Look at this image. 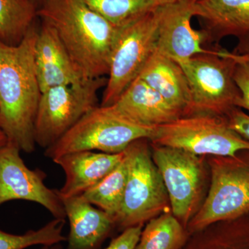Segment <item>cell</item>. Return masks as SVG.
I'll list each match as a JSON object with an SVG mask.
<instances>
[{
    "label": "cell",
    "mask_w": 249,
    "mask_h": 249,
    "mask_svg": "<svg viewBox=\"0 0 249 249\" xmlns=\"http://www.w3.org/2000/svg\"><path fill=\"white\" fill-rule=\"evenodd\" d=\"M38 29L33 25L17 45L0 40V129L20 151H35V122L42 91L34 51Z\"/></svg>",
    "instance_id": "6da1fadb"
},
{
    "label": "cell",
    "mask_w": 249,
    "mask_h": 249,
    "mask_svg": "<svg viewBox=\"0 0 249 249\" xmlns=\"http://www.w3.org/2000/svg\"><path fill=\"white\" fill-rule=\"evenodd\" d=\"M37 17L56 31L83 79L107 76L121 27L83 0H43L37 7Z\"/></svg>",
    "instance_id": "7a4b0ae2"
},
{
    "label": "cell",
    "mask_w": 249,
    "mask_h": 249,
    "mask_svg": "<svg viewBox=\"0 0 249 249\" xmlns=\"http://www.w3.org/2000/svg\"><path fill=\"white\" fill-rule=\"evenodd\" d=\"M237 58L238 54L234 51L216 49L177 61L189 83L193 100L191 115L226 117L232 109L239 108L241 93L234 80Z\"/></svg>",
    "instance_id": "3957f363"
},
{
    "label": "cell",
    "mask_w": 249,
    "mask_h": 249,
    "mask_svg": "<svg viewBox=\"0 0 249 249\" xmlns=\"http://www.w3.org/2000/svg\"><path fill=\"white\" fill-rule=\"evenodd\" d=\"M155 127L135 124L115 112L109 106L93 108L52 146L45 156L52 160L80 151L121 153L131 142L150 140Z\"/></svg>",
    "instance_id": "277c9868"
},
{
    "label": "cell",
    "mask_w": 249,
    "mask_h": 249,
    "mask_svg": "<svg viewBox=\"0 0 249 249\" xmlns=\"http://www.w3.org/2000/svg\"><path fill=\"white\" fill-rule=\"evenodd\" d=\"M148 141H134L124 150L127 181L120 211L114 219L116 227L122 231L160 215L170 201L160 170L152 160Z\"/></svg>",
    "instance_id": "5b68a950"
},
{
    "label": "cell",
    "mask_w": 249,
    "mask_h": 249,
    "mask_svg": "<svg viewBox=\"0 0 249 249\" xmlns=\"http://www.w3.org/2000/svg\"><path fill=\"white\" fill-rule=\"evenodd\" d=\"M249 213V150L232 157H216L209 194L187 227L192 232H199Z\"/></svg>",
    "instance_id": "8992f818"
},
{
    "label": "cell",
    "mask_w": 249,
    "mask_h": 249,
    "mask_svg": "<svg viewBox=\"0 0 249 249\" xmlns=\"http://www.w3.org/2000/svg\"><path fill=\"white\" fill-rule=\"evenodd\" d=\"M152 145L181 149L194 155L232 157L249 150V142L231 128L225 117L197 114L155 127Z\"/></svg>",
    "instance_id": "52a82bcc"
},
{
    "label": "cell",
    "mask_w": 249,
    "mask_h": 249,
    "mask_svg": "<svg viewBox=\"0 0 249 249\" xmlns=\"http://www.w3.org/2000/svg\"><path fill=\"white\" fill-rule=\"evenodd\" d=\"M107 77L60 85L42 93L35 122L36 145L52 146L89 111L98 105V93Z\"/></svg>",
    "instance_id": "ba28073f"
},
{
    "label": "cell",
    "mask_w": 249,
    "mask_h": 249,
    "mask_svg": "<svg viewBox=\"0 0 249 249\" xmlns=\"http://www.w3.org/2000/svg\"><path fill=\"white\" fill-rule=\"evenodd\" d=\"M157 9L121 26L111 52L107 84L100 106H109L115 102L138 78L155 52L158 39Z\"/></svg>",
    "instance_id": "9c48e42d"
},
{
    "label": "cell",
    "mask_w": 249,
    "mask_h": 249,
    "mask_svg": "<svg viewBox=\"0 0 249 249\" xmlns=\"http://www.w3.org/2000/svg\"><path fill=\"white\" fill-rule=\"evenodd\" d=\"M152 157L168 192L173 215L186 228L201 196L200 159L181 149L156 145H152Z\"/></svg>",
    "instance_id": "30bf717a"
},
{
    "label": "cell",
    "mask_w": 249,
    "mask_h": 249,
    "mask_svg": "<svg viewBox=\"0 0 249 249\" xmlns=\"http://www.w3.org/2000/svg\"><path fill=\"white\" fill-rule=\"evenodd\" d=\"M20 152L8 142L0 147V206L10 201H29L43 206L55 219H66L58 190L46 186L45 173L29 169Z\"/></svg>",
    "instance_id": "8fae6325"
},
{
    "label": "cell",
    "mask_w": 249,
    "mask_h": 249,
    "mask_svg": "<svg viewBox=\"0 0 249 249\" xmlns=\"http://www.w3.org/2000/svg\"><path fill=\"white\" fill-rule=\"evenodd\" d=\"M193 5L191 0H177L160 5L157 9L158 39L156 49L176 61L211 51L203 47V43L206 42L204 31L192 27Z\"/></svg>",
    "instance_id": "7c38bea8"
},
{
    "label": "cell",
    "mask_w": 249,
    "mask_h": 249,
    "mask_svg": "<svg viewBox=\"0 0 249 249\" xmlns=\"http://www.w3.org/2000/svg\"><path fill=\"white\" fill-rule=\"evenodd\" d=\"M34 61L41 91L83 81L56 31L41 21L37 31Z\"/></svg>",
    "instance_id": "4fadbf2b"
},
{
    "label": "cell",
    "mask_w": 249,
    "mask_h": 249,
    "mask_svg": "<svg viewBox=\"0 0 249 249\" xmlns=\"http://www.w3.org/2000/svg\"><path fill=\"white\" fill-rule=\"evenodd\" d=\"M124 157V151L118 154L80 151L52 160L65 175V183L58 190L60 198L82 196L112 171Z\"/></svg>",
    "instance_id": "5bb4252c"
},
{
    "label": "cell",
    "mask_w": 249,
    "mask_h": 249,
    "mask_svg": "<svg viewBox=\"0 0 249 249\" xmlns=\"http://www.w3.org/2000/svg\"><path fill=\"white\" fill-rule=\"evenodd\" d=\"M109 107L123 117L147 127H156L183 116L139 77Z\"/></svg>",
    "instance_id": "9a60e30c"
},
{
    "label": "cell",
    "mask_w": 249,
    "mask_h": 249,
    "mask_svg": "<svg viewBox=\"0 0 249 249\" xmlns=\"http://www.w3.org/2000/svg\"><path fill=\"white\" fill-rule=\"evenodd\" d=\"M70 233L66 249H98L116 227L111 216L82 196L61 199Z\"/></svg>",
    "instance_id": "2e32d148"
},
{
    "label": "cell",
    "mask_w": 249,
    "mask_h": 249,
    "mask_svg": "<svg viewBox=\"0 0 249 249\" xmlns=\"http://www.w3.org/2000/svg\"><path fill=\"white\" fill-rule=\"evenodd\" d=\"M193 14L202 22L207 42L249 35V0H199Z\"/></svg>",
    "instance_id": "e0dca14e"
},
{
    "label": "cell",
    "mask_w": 249,
    "mask_h": 249,
    "mask_svg": "<svg viewBox=\"0 0 249 249\" xmlns=\"http://www.w3.org/2000/svg\"><path fill=\"white\" fill-rule=\"evenodd\" d=\"M183 116L191 115L193 100L182 68L156 49L139 76Z\"/></svg>",
    "instance_id": "ac0fdd59"
},
{
    "label": "cell",
    "mask_w": 249,
    "mask_h": 249,
    "mask_svg": "<svg viewBox=\"0 0 249 249\" xmlns=\"http://www.w3.org/2000/svg\"><path fill=\"white\" fill-rule=\"evenodd\" d=\"M33 0H0V40L9 45L20 43L37 17Z\"/></svg>",
    "instance_id": "d6986e66"
},
{
    "label": "cell",
    "mask_w": 249,
    "mask_h": 249,
    "mask_svg": "<svg viewBox=\"0 0 249 249\" xmlns=\"http://www.w3.org/2000/svg\"><path fill=\"white\" fill-rule=\"evenodd\" d=\"M127 178V165L124 152V158L120 163L82 196L90 204L107 213L114 220L122 204Z\"/></svg>",
    "instance_id": "ffe728a7"
},
{
    "label": "cell",
    "mask_w": 249,
    "mask_h": 249,
    "mask_svg": "<svg viewBox=\"0 0 249 249\" xmlns=\"http://www.w3.org/2000/svg\"><path fill=\"white\" fill-rule=\"evenodd\" d=\"M185 229L173 214H160L142 229L135 249H181L186 244Z\"/></svg>",
    "instance_id": "44dd1931"
},
{
    "label": "cell",
    "mask_w": 249,
    "mask_h": 249,
    "mask_svg": "<svg viewBox=\"0 0 249 249\" xmlns=\"http://www.w3.org/2000/svg\"><path fill=\"white\" fill-rule=\"evenodd\" d=\"M93 11L108 21L121 27L143 15L155 11L163 0H83Z\"/></svg>",
    "instance_id": "7402d4cb"
},
{
    "label": "cell",
    "mask_w": 249,
    "mask_h": 249,
    "mask_svg": "<svg viewBox=\"0 0 249 249\" xmlns=\"http://www.w3.org/2000/svg\"><path fill=\"white\" fill-rule=\"evenodd\" d=\"M65 219H55L36 231L14 235L0 229V249H25L32 246H48L62 243L67 238L62 235Z\"/></svg>",
    "instance_id": "603a6c76"
},
{
    "label": "cell",
    "mask_w": 249,
    "mask_h": 249,
    "mask_svg": "<svg viewBox=\"0 0 249 249\" xmlns=\"http://www.w3.org/2000/svg\"><path fill=\"white\" fill-rule=\"evenodd\" d=\"M234 80L241 93L239 108L249 111V60L245 55L238 54L234 70Z\"/></svg>",
    "instance_id": "cb8c5ba5"
},
{
    "label": "cell",
    "mask_w": 249,
    "mask_h": 249,
    "mask_svg": "<svg viewBox=\"0 0 249 249\" xmlns=\"http://www.w3.org/2000/svg\"><path fill=\"white\" fill-rule=\"evenodd\" d=\"M218 249H249V215L232 228Z\"/></svg>",
    "instance_id": "d4e9b609"
},
{
    "label": "cell",
    "mask_w": 249,
    "mask_h": 249,
    "mask_svg": "<svg viewBox=\"0 0 249 249\" xmlns=\"http://www.w3.org/2000/svg\"><path fill=\"white\" fill-rule=\"evenodd\" d=\"M143 229V224L128 228L122 233L113 239L104 249H135Z\"/></svg>",
    "instance_id": "484cf974"
},
{
    "label": "cell",
    "mask_w": 249,
    "mask_h": 249,
    "mask_svg": "<svg viewBox=\"0 0 249 249\" xmlns=\"http://www.w3.org/2000/svg\"><path fill=\"white\" fill-rule=\"evenodd\" d=\"M231 128L249 142V115L240 108H235L226 116Z\"/></svg>",
    "instance_id": "4316f807"
},
{
    "label": "cell",
    "mask_w": 249,
    "mask_h": 249,
    "mask_svg": "<svg viewBox=\"0 0 249 249\" xmlns=\"http://www.w3.org/2000/svg\"><path fill=\"white\" fill-rule=\"evenodd\" d=\"M234 52L245 55L249 60V35L238 39V42Z\"/></svg>",
    "instance_id": "83f0119b"
},
{
    "label": "cell",
    "mask_w": 249,
    "mask_h": 249,
    "mask_svg": "<svg viewBox=\"0 0 249 249\" xmlns=\"http://www.w3.org/2000/svg\"><path fill=\"white\" fill-rule=\"evenodd\" d=\"M7 143V139L4 132L0 129V147L4 146Z\"/></svg>",
    "instance_id": "f1b7e54d"
},
{
    "label": "cell",
    "mask_w": 249,
    "mask_h": 249,
    "mask_svg": "<svg viewBox=\"0 0 249 249\" xmlns=\"http://www.w3.org/2000/svg\"><path fill=\"white\" fill-rule=\"evenodd\" d=\"M42 249H63L61 243L55 244V245L43 246Z\"/></svg>",
    "instance_id": "f546056e"
},
{
    "label": "cell",
    "mask_w": 249,
    "mask_h": 249,
    "mask_svg": "<svg viewBox=\"0 0 249 249\" xmlns=\"http://www.w3.org/2000/svg\"><path fill=\"white\" fill-rule=\"evenodd\" d=\"M33 1H34V2L35 3L36 6L38 7L39 5L41 4V2H42L43 0H33Z\"/></svg>",
    "instance_id": "4dcf8cb0"
},
{
    "label": "cell",
    "mask_w": 249,
    "mask_h": 249,
    "mask_svg": "<svg viewBox=\"0 0 249 249\" xmlns=\"http://www.w3.org/2000/svg\"><path fill=\"white\" fill-rule=\"evenodd\" d=\"M163 1H166V2H169V1H177V0H163Z\"/></svg>",
    "instance_id": "1f68e13d"
},
{
    "label": "cell",
    "mask_w": 249,
    "mask_h": 249,
    "mask_svg": "<svg viewBox=\"0 0 249 249\" xmlns=\"http://www.w3.org/2000/svg\"><path fill=\"white\" fill-rule=\"evenodd\" d=\"M191 1H193V3H196V1H199V0H191Z\"/></svg>",
    "instance_id": "d6a6232c"
}]
</instances>
